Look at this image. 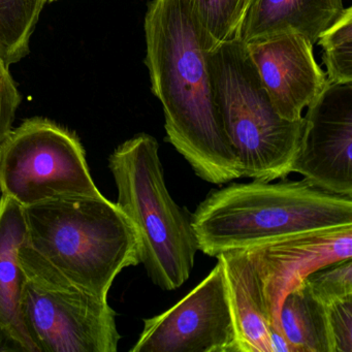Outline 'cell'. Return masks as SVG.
Listing matches in <instances>:
<instances>
[{
  "instance_id": "cell-1",
  "label": "cell",
  "mask_w": 352,
  "mask_h": 352,
  "mask_svg": "<svg viewBox=\"0 0 352 352\" xmlns=\"http://www.w3.org/2000/svg\"><path fill=\"white\" fill-rule=\"evenodd\" d=\"M145 65L162 102L166 141L212 184L241 178L224 131L201 30L188 0H151L144 22Z\"/></svg>"
},
{
  "instance_id": "cell-3",
  "label": "cell",
  "mask_w": 352,
  "mask_h": 352,
  "mask_svg": "<svg viewBox=\"0 0 352 352\" xmlns=\"http://www.w3.org/2000/svg\"><path fill=\"white\" fill-rule=\"evenodd\" d=\"M23 209L28 245L85 292L108 298L117 276L141 263L135 226L102 195L57 197Z\"/></svg>"
},
{
  "instance_id": "cell-24",
  "label": "cell",
  "mask_w": 352,
  "mask_h": 352,
  "mask_svg": "<svg viewBox=\"0 0 352 352\" xmlns=\"http://www.w3.org/2000/svg\"><path fill=\"white\" fill-rule=\"evenodd\" d=\"M54 1H57V0H45L46 3H54Z\"/></svg>"
},
{
  "instance_id": "cell-12",
  "label": "cell",
  "mask_w": 352,
  "mask_h": 352,
  "mask_svg": "<svg viewBox=\"0 0 352 352\" xmlns=\"http://www.w3.org/2000/svg\"><path fill=\"white\" fill-rule=\"evenodd\" d=\"M218 256L223 261L239 352H272L275 329L252 252L243 249Z\"/></svg>"
},
{
  "instance_id": "cell-15",
  "label": "cell",
  "mask_w": 352,
  "mask_h": 352,
  "mask_svg": "<svg viewBox=\"0 0 352 352\" xmlns=\"http://www.w3.org/2000/svg\"><path fill=\"white\" fill-rule=\"evenodd\" d=\"M279 319L292 352H331L327 308L306 282L284 298Z\"/></svg>"
},
{
  "instance_id": "cell-22",
  "label": "cell",
  "mask_w": 352,
  "mask_h": 352,
  "mask_svg": "<svg viewBox=\"0 0 352 352\" xmlns=\"http://www.w3.org/2000/svg\"><path fill=\"white\" fill-rule=\"evenodd\" d=\"M0 352H30L15 333L0 321Z\"/></svg>"
},
{
  "instance_id": "cell-19",
  "label": "cell",
  "mask_w": 352,
  "mask_h": 352,
  "mask_svg": "<svg viewBox=\"0 0 352 352\" xmlns=\"http://www.w3.org/2000/svg\"><path fill=\"white\" fill-rule=\"evenodd\" d=\"M315 298L327 306L352 296V258L325 265L305 280Z\"/></svg>"
},
{
  "instance_id": "cell-21",
  "label": "cell",
  "mask_w": 352,
  "mask_h": 352,
  "mask_svg": "<svg viewBox=\"0 0 352 352\" xmlns=\"http://www.w3.org/2000/svg\"><path fill=\"white\" fill-rule=\"evenodd\" d=\"M21 100V94L10 73V67L0 56V143L13 129Z\"/></svg>"
},
{
  "instance_id": "cell-2",
  "label": "cell",
  "mask_w": 352,
  "mask_h": 352,
  "mask_svg": "<svg viewBox=\"0 0 352 352\" xmlns=\"http://www.w3.org/2000/svg\"><path fill=\"white\" fill-rule=\"evenodd\" d=\"M199 250L216 257L310 232L352 226V197L302 179L212 190L190 216Z\"/></svg>"
},
{
  "instance_id": "cell-14",
  "label": "cell",
  "mask_w": 352,
  "mask_h": 352,
  "mask_svg": "<svg viewBox=\"0 0 352 352\" xmlns=\"http://www.w3.org/2000/svg\"><path fill=\"white\" fill-rule=\"evenodd\" d=\"M28 243L24 209L15 199L0 197V321L9 327L30 352H38L24 322L25 275L20 263V249Z\"/></svg>"
},
{
  "instance_id": "cell-17",
  "label": "cell",
  "mask_w": 352,
  "mask_h": 352,
  "mask_svg": "<svg viewBox=\"0 0 352 352\" xmlns=\"http://www.w3.org/2000/svg\"><path fill=\"white\" fill-rule=\"evenodd\" d=\"M244 0H188L207 52L238 38Z\"/></svg>"
},
{
  "instance_id": "cell-4",
  "label": "cell",
  "mask_w": 352,
  "mask_h": 352,
  "mask_svg": "<svg viewBox=\"0 0 352 352\" xmlns=\"http://www.w3.org/2000/svg\"><path fill=\"white\" fill-rule=\"evenodd\" d=\"M157 140L139 133L109 157L118 190L116 205L141 240V263L155 285L175 290L188 280L199 251L190 217L170 197Z\"/></svg>"
},
{
  "instance_id": "cell-20",
  "label": "cell",
  "mask_w": 352,
  "mask_h": 352,
  "mask_svg": "<svg viewBox=\"0 0 352 352\" xmlns=\"http://www.w3.org/2000/svg\"><path fill=\"white\" fill-rule=\"evenodd\" d=\"M325 308L331 352H352V296Z\"/></svg>"
},
{
  "instance_id": "cell-13",
  "label": "cell",
  "mask_w": 352,
  "mask_h": 352,
  "mask_svg": "<svg viewBox=\"0 0 352 352\" xmlns=\"http://www.w3.org/2000/svg\"><path fill=\"white\" fill-rule=\"evenodd\" d=\"M344 9L343 0H253L239 36L246 44L294 32L314 45Z\"/></svg>"
},
{
  "instance_id": "cell-25",
  "label": "cell",
  "mask_w": 352,
  "mask_h": 352,
  "mask_svg": "<svg viewBox=\"0 0 352 352\" xmlns=\"http://www.w3.org/2000/svg\"><path fill=\"white\" fill-rule=\"evenodd\" d=\"M0 197H1V193H0Z\"/></svg>"
},
{
  "instance_id": "cell-18",
  "label": "cell",
  "mask_w": 352,
  "mask_h": 352,
  "mask_svg": "<svg viewBox=\"0 0 352 352\" xmlns=\"http://www.w3.org/2000/svg\"><path fill=\"white\" fill-rule=\"evenodd\" d=\"M327 81L352 83V8L344 9L340 17L319 36Z\"/></svg>"
},
{
  "instance_id": "cell-6",
  "label": "cell",
  "mask_w": 352,
  "mask_h": 352,
  "mask_svg": "<svg viewBox=\"0 0 352 352\" xmlns=\"http://www.w3.org/2000/svg\"><path fill=\"white\" fill-rule=\"evenodd\" d=\"M22 311L38 352H116L120 335L108 298L78 287L26 243Z\"/></svg>"
},
{
  "instance_id": "cell-10",
  "label": "cell",
  "mask_w": 352,
  "mask_h": 352,
  "mask_svg": "<svg viewBox=\"0 0 352 352\" xmlns=\"http://www.w3.org/2000/svg\"><path fill=\"white\" fill-rule=\"evenodd\" d=\"M245 45L277 114L289 121L302 119L304 109L327 83V73L315 59L314 45L294 32Z\"/></svg>"
},
{
  "instance_id": "cell-8",
  "label": "cell",
  "mask_w": 352,
  "mask_h": 352,
  "mask_svg": "<svg viewBox=\"0 0 352 352\" xmlns=\"http://www.w3.org/2000/svg\"><path fill=\"white\" fill-rule=\"evenodd\" d=\"M211 273L166 312L144 320L131 352H239L226 271Z\"/></svg>"
},
{
  "instance_id": "cell-16",
  "label": "cell",
  "mask_w": 352,
  "mask_h": 352,
  "mask_svg": "<svg viewBox=\"0 0 352 352\" xmlns=\"http://www.w3.org/2000/svg\"><path fill=\"white\" fill-rule=\"evenodd\" d=\"M45 5V0H0V56L6 65L11 67L30 53Z\"/></svg>"
},
{
  "instance_id": "cell-23",
  "label": "cell",
  "mask_w": 352,
  "mask_h": 352,
  "mask_svg": "<svg viewBox=\"0 0 352 352\" xmlns=\"http://www.w3.org/2000/svg\"><path fill=\"white\" fill-rule=\"evenodd\" d=\"M253 3V0H244L243 1V8H242V13H243V19H244L245 14H246L247 10L250 7L251 3Z\"/></svg>"
},
{
  "instance_id": "cell-11",
  "label": "cell",
  "mask_w": 352,
  "mask_h": 352,
  "mask_svg": "<svg viewBox=\"0 0 352 352\" xmlns=\"http://www.w3.org/2000/svg\"><path fill=\"white\" fill-rule=\"evenodd\" d=\"M250 250L263 282L274 329L282 331L280 309L288 292L316 270L352 258V226L292 236Z\"/></svg>"
},
{
  "instance_id": "cell-5",
  "label": "cell",
  "mask_w": 352,
  "mask_h": 352,
  "mask_svg": "<svg viewBox=\"0 0 352 352\" xmlns=\"http://www.w3.org/2000/svg\"><path fill=\"white\" fill-rule=\"evenodd\" d=\"M207 56L216 104L242 176L261 182L287 178L304 117L289 121L277 114L240 36Z\"/></svg>"
},
{
  "instance_id": "cell-7",
  "label": "cell",
  "mask_w": 352,
  "mask_h": 352,
  "mask_svg": "<svg viewBox=\"0 0 352 352\" xmlns=\"http://www.w3.org/2000/svg\"><path fill=\"white\" fill-rule=\"evenodd\" d=\"M0 193L22 207L57 197L102 195L78 135L46 118L24 121L0 143Z\"/></svg>"
},
{
  "instance_id": "cell-9",
  "label": "cell",
  "mask_w": 352,
  "mask_h": 352,
  "mask_svg": "<svg viewBox=\"0 0 352 352\" xmlns=\"http://www.w3.org/2000/svg\"><path fill=\"white\" fill-rule=\"evenodd\" d=\"M307 109L292 173L323 190L352 197V83L327 81Z\"/></svg>"
}]
</instances>
